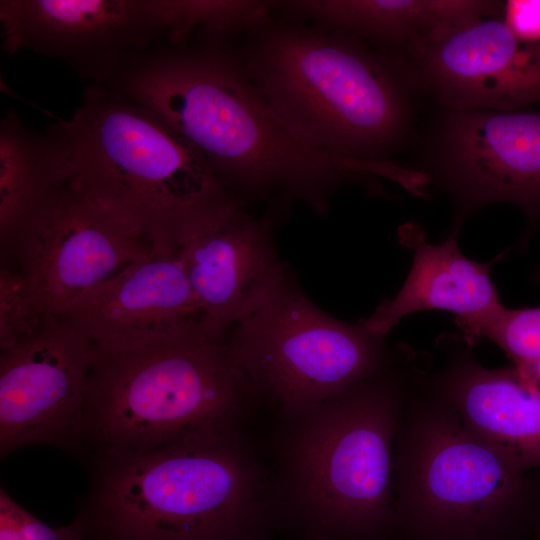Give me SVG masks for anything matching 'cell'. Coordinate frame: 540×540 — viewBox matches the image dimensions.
<instances>
[{"mask_svg":"<svg viewBox=\"0 0 540 540\" xmlns=\"http://www.w3.org/2000/svg\"><path fill=\"white\" fill-rule=\"evenodd\" d=\"M230 329L226 342L255 393L286 415L344 394L394 356L385 337L326 314L290 278Z\"/></svg>","mask_w":540,"mask_h":540,"instance_id":"ba28073f","label":"cell"},{"mask_svg":"<svg viewBox=\"0 0 540 540\" xmlns=\"http://www.w3.org/2000/svg\"><path fill=\"white\" fill-rule=\"evenodd\" d=\"M502 17L519 39L540 43V0L504 1Z\"/></svg>","mask_w":540,"mask_h":540,"instance_id":"603a6c76","label":"cell"},{"mask_svg":"<svg viewBox=\"0 0 540 540\" xmlns=\"http://www.w3.org/2000/svg\"><path fill=\"white\" fill-rule=\"evenodd\" d=\"M0 540H88V527L79 513L67 525L49 526L19 505L1 487Z\"/></svg>","mask_w":540,"mask_h":540,"instance_id":"7402d4cb","label":"cell"},{"mask_svg":"<svg viewBox=\"0 0 540 540\" xmlns=\"http://www.w3.org/2000/svg\"><path fill=\"white\" fill-rule=\"evenodd\" d=\"M424 351L410 371L394 452L390 540H514L529 470L462 423Z\"/></svg>","mask_w":540,"mask_h":540,"instance_id":"8992f818","label":"cell"},{"mask_svg":"<svg viewBox=\"0 0 540 540\" xmlns=\"http://www.w3.org/2000/svg\"><path fill=\"white\" fill-rule=\"evenodd\" d=\"M422 140L414 170L451 199L450 235L483 207L509 203L525 215V246L540 224V109H439Z\"/></svg>","mask_w":540,"mask_h":540,"instance_id":"9c48e42d","label":"cell"},{"mask_svg":"<svg viewBox=\"0 0 540 540\" xmlns=\"http://www.w3.org/2000/svg\"><path fill=\"white\" fill-rule=\"evenodd\" d=\"M0 22L6 52L56 60L93 85L169 36L167 0H1Z\"/></svg>","mask_w":540,"mask_h":540,"instance_id":"7c38bea8","label":"cell"},{"mask_svg":"<svg viewBox=\"0 0 540 540\" xmlns=\"http://www.w3.org/2000/svg\"><path fill=\"white\" fill-rule=\"evenodd\" d=\"M104 85L160 117L202 155L228 191H280L320 210L332 188L349 176L291 132L220 37L157 43L131 57Z\"/></svg>","mask_w":540,"mask_h":540,"instance_id":"6da1fadb","label":"cell"},{"mask_svg":"<svg viewBox=\"0 0 540 540\" xmlns=\"http://www.w3.org/2000/svg\"><path fill=\"white\" fill-rule=\"evenodd\" d=\"M532 277L537 283L540 284V265H538Z\"/></svg>","mask_w":540,"mask_h":540,"instance_id":"d4e9b609","label":"cell"},{"mask_svg":"<svg viewBox=\"0 0 540 540\" xmlns=\"http://www.w3.org/2000/svg\"><path fill=\"white\" fill-rule=\"evenodd\" d=\"M10 240L22 274L51 315L144 257L151 241L63 176L52 173Z\"/></svg>","mask_w":540,"mask_h":540,"instance_id":"30bf717a","label":"cell"},{"mask_svg":"<svg viewBox=\"0 0 540 540\" xmlns=\"http://www.w3.org/2000/svg\"><path fill=\"white\" fill-rule=\"evenodd\" d=\"M247 75L291 132L352 175L419 140L418 100L399 59L350 33L270 19L250 30Z\"/></svg>","mask_w":540,"mask_h":540,"instance_id":"7a4b0ae2","label":"cell"},{"mask_svg":"<svg viewBox=\"0 0 540 540\" xmlns=\"http://www.w3.org/2000/svg\"><path fill=\"white\" fill-rule=\"evenodd\" d=\"M532 540H540V506L537 515V519L534 526V535Z\"/></svg>","mask_w":540,"mask_h":540,"instance_id":"cb8c5ba5","label":"cell"},{"mask_svg":"<svg viewBox=\"0 0 540 540\" xmlns=\"http://www.w3.org/2000/svg\"><path fill=\"white\" fill-rule=\"evenodd\" d=\"M94 347L57 315L0 356V455L35 445L81 454Z\"/></svg>","mask_w":540,"mask_h":540,"instance_id":"8fae6325","label":"cell"},{"mask_svg":"<svg viewBox=\"0 0 540 540\" xmlns=\"http://www.w3.org/2000/svg\"><path fill=\"white\" fill-rule=\"evenodd\" d=\"M57 316L86 336L95 350L105 352L204 330L197 298L176 250L153 245L144 257Z\"/></svg>","mask_w":540,"mask_h":540,"instance_id":"9a60e30c","label":"cell"},{"mask_svg":"<svg viewBox=\"0 0 540 540\" xmlns=\"http://www.w3.org/2000/svg\"><path fill=\"white\" fill-rule=\"evenodd\" d=\"M254 393L226 337L202 329L136 349H94L81 453L144 451L238 424Z\"/></svg>","mask_w":540,"mask_h":540,"instance_id":"52a82bcc","label":"cell"},{"mask_svg":"<svg viewBox=\"0 0 540 540\" xmlns=\"http://www.w3.org/2000/svg\"><path fill=\"white\" fill-rule=\"evenodd\" d=\"M394 56L422 99L438 109L540 105V43L519 39L502 16L416 41Z\"/></svg>","mask_w":540,"mask_h":540,"instance_id":"4fadbf2b","label":"cell"},{"mask_svg":"<svg viewBox=\"0 0 540 540\" xmlns=\"http://www.w3.org/2000/svg\"><path fill=\"white\" fill-rule=\"evenodd\" d=\"M201 311V326L225 336L289 278L270 229L229 197L198 219L176 249Z\"/></svg>","mask_w":540,"mask_h":540,"instance_id":"5bb4252c","label":"cell"},{"mask_svg":"<svg viewBox=\"0 0 540 540\" xmlns=\"http://www.w3.org/2000/svg\"><path fill=\"white\" fill-rule=\"evenodd\" d=\"M437 344L444 360L434 379L464 426L527 470L540 471V394L513 366L482 365L460 334H444Z\"/></svg>","mask_w":540,"mask_h":540,"instance_id":"2e32d148","label":"cell"},{"mask_svg":"<svg viewBox=\"0 0 540 540\" xmlns=\"http://www.w3.org/2000/svg\"><path fill=\"white\" fill-rule=\"evenodd\" d=\"M398 237L412 250V265L398 293L360 320L370 332L385 337L405 316L419 311L440 310L455 318H470L503 306L490 278L491 267L503 254L484 263L472 260L460 251L456 236L431 244L414 222L400 226Z\"/></svg>","mask_w":540,"mask_h":540,"instance_id":"e0dca14e","label":"cell"},{"mask_svg":"<svg viewBox=\"0 0 540 540\" xmlns=\"http://www.w3.org/2000/svg\"><path fill=\"white\" fill-rule=\"evenodd\" d=\"M53 156L45 135L33 131L14 109L0 122V234L10 240L49 179Z\"/></svg>","mask_w":540,"mask_h":540,"instance_id":"d6986e66","label":"cell"},{"mask_svg":"<svg viewBox=\"0 0 540 540\" xmlns=\"http://www.w3.org/2000/svg\"><path fill=\"white\" fill-rule=\"evenodd\" d=\"M237 427L89 457L88 540H269L277 497Z\"/></svg>","mask_w":540,"mask_h":540,"instance_id":"3957f363","label":"cell"},{"mask_svg":"<svg viewBox=\"0 0 540 540\" xmlns=\"http://www.w3.org/2000/svg\"><path fill=\"white\" fill-rule=\"evenodd\" d=\"M290 12L359 37L399 55L410 44L431 39L486 17L502 16L494 0H310L283 2Z\"/></svg>","mask_w":540,"mask_h":540,"instance_id":"ac0fdd59","label":"cell"},{"mask_svg":"<svg viewBox=\"0 0 540 540\" xmlns=\"http://www.w3.org/2000/svg\"><path fill=\"white\" fill-rule=\"evenodd\" d=\"M22 273L0 272V350L35 334L47 316Z\"/></svg>","mask_w":540,"mask_h":540,"instance_id":"44dd1931","label":"cell"},{"mask_svg":"<svg viewBox=\"0 0 540 540\" xmlns=\"http://www.w3.org/2000/svg\"><path fill=\"white\" fill-rule=\"evenodd\" d=\"M46 135L58 171L153 246L176 250L194 222L231 197L193 146L109 86L88 85Z\"/></svg>","mask_w":540,"mask_h":540,"instance_id":"5b68a950","label":"cell"},{"mask_svg":"<svg viewBox=\"0 0 540 540\" xmlns=\"http://www.w3.org/2000/svg\"><path fill=\"white\" fill-rule=\"evenodd\" d=\"M454 321L469 346L484 338L499 346L520 377L540 394V307L503 305L489 314Z\"/></svg>","mask_w":540,"mask_h":540,"instance_id":"ffe728a7","label":"cell"},{"mask_svg":"<svg viewBox=\"0 0 540 540\" xmlns=\"http://www.w3.org/2000/svg\"><path fill=\"white\" fill-rule=\"evenodd\" d=\"M417 353L398 343L375 376L288 415L278 521L304 540H390L396 431Z\"/></svg>","mask_w":540,"mask_h":540,"instance_id":"277c9868","label":"cell"}]
</instances>
